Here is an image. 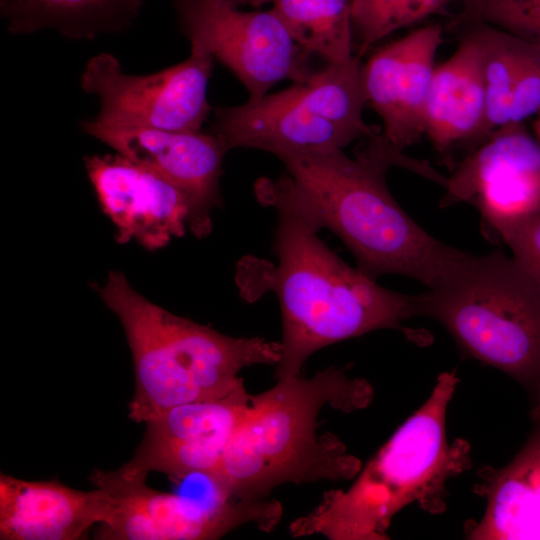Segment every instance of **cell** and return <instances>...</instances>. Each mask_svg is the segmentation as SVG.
Returning <instances> with one entry per match:
<instances>
[{
	"instance_id": "obj_1",
	"label": "cell",
	"mask_w": 540,
	"mask_h": 540,
	"mask_svg": "<svg viewBox=\"0 0 540 540\" xmlns=\"http://www.w3.org/2000/svg\"><path fill=\"white\" fill-rule=\"evenodd\" d=\"M260 202L277 212L273 244L277 264L251 257L238 266L247 299L275 293L283 336L277 379L301 375L307 359L336 342L377 329L406 331L412 295L384 288L336 255L299 202L290 175L256 184Z\"/></svg>"
},
{
	"instance_id": "obj_2",
	"label": "cell",
	"mask_w": 540,
	"mask_h": 540,
	"mask_svg": "<svg viewBox=\"0 0 540 540\" xmlns=\"http://www.w3.org/2000/svg\"><path fill=\"white\" fill-rule=\"evenodd\" d=\"M353 158L343 149L289 153L286 166L295 194L320 229L335 233L372 279L398 274L428 289L444 282L468 253L422 229L395 201L386 185L389 167L401 166L429 180L439 173L412 159L380 133L366 139Z\"/></svg>"
},
{
	"instance_id": "obj_3",
	"label": "cell",
	"mask_w": 540,
	"mask_h": 540,
	"mask_svg": "<svg viewBox=\"0 0 540 540\" xmlns=\"http://www.w3.org/2000/svg\"><path fill=\"white\" fill-rule=\"evenodd\" d=\"M372 392L364 379L328 367L310 378L278 379L268 391L252 396L208 477L216 495L255 501L283 483L354 477L360 461L332 433L318 434V416L325 406L345 412L364 408Z\"/></svg>"
},
{
	"instance_id": "obj_4",
	"label": "cell",
	"mask_w": 540,
	"mask_h": 540,
	"mask_svg": "<svg viewBox=\"0 0 540 540\" xmlns=\"http://www.w3.org/2000/svg\"><path fill=\"white\" fill-rule=\"evenodd\" d=\"M97 291L119 318L131 350L135 392L129 418L135 422L227 396L244 385L242 369L280 360V342L227 336L177 316L138 293L120 271H110Z\"/></svg>"
},
{
	"instance_id": "obj_5",
	"label": "cell",
	"mask_w": 540,
	"mask_h": 540,
	"mask_svg": "<svg viewBox=\"0 0 540 540\" xmlns=\"http://www.w3.org/2000/svg\"><path fill=\"white\" fill-rule=\"evenodd\" d=\"M458 379L442 373L427 401L366 464L347 490H331L311 512L293 521L294 537L383 540L392 518L413 501H425L457 471L459 454L448 446L446 411Z\"/></svg>"
},
{
	"instance_id": "obj_6",
	"label": "cell",
	"mask_w": 540,
	"mask_h": 540,
	"mask_svg": "<svg viewBox=\"0 0 540 540\" xmlns=\"http://www.w3.org/2000/svg\"><path fill=\"white\" fill-rule=\"evenodd\" d=\"M411 316L435 319L467 353L523 384L540 379V286L500 250L468 253L444 282L412 295Z\"/></svg>"
},
{
	"instance_id": "obj_7",
	"label": "cell",
	"mask_w": 540,
	"mask_h": 540,
	"mask_svg": "<svg viewBox=\"0 0 540 540\" xmlns=\"http://www.w3.org/2000/svg\"><path fill=\"white\" fill-rule=\"evenodd\" d=\"M360 57L325 63L288 88L245 104L214 109L210 133L233 148L284 154L343 149L380 133L367 124Z\"/></svg>"
},
{
	"instance_id": "obj_8",
	"label": "cell",
	"mask_w": 540,
	"mask_h": 540,
	"mask_svg": "<svg viewBox=\"0 0 540 540\" xmlns=\"http://www.w3.org/2000/svg\"><path fill=\"white\" fill-rule=\"evenodd\" d=\"M94 487L105 496V514L95 534L100 540H211L244 524L270 531L282 517L273 499L228 500L216 495L208 504L155 490L146 479L118 470H95Z\"/></svg>"
},
{
	"instance_id": "obj_9",
	"label": "cell",
	"mask_w": 540,
	"mask_h": 540,
	"mask_svg": "<svg viewBox=\"0 0 540 540\" xmlns=\"http://www.w3.org/2000/svg\"><path fill=\"white\" fill-rule=\"evenodd\" d=\"M214 58L191 45L184 61L150 74H128L110 53H99L80 78L84 92L99 102L92 119L110 126L200 132L211 110L207 99Z\"/></svg>"
},
{
	"instance_id": "obj_10",
	"label": "cell",
	"mask_w": 540,
	"mask_h": 540,
	"mask_svg": "<svg viewBox=\"0 0 540 540\" xmlns=\"http://www.w3.org/2000/svg\"><path fill=\"white\" fill-rule=\"evenodd\" d=\"M191 45L205 49L258 100L278 82L306 78L312 55L290 36L271 9L246 12L228 0H171Z\"/></svg>"
},
{
	"instance_id": "obj_11",
	"label": "cell",
	"mask_w": 540,
	"mask_h": 540,
	"mask_svg": "<svg viewBox=\"0 0 540 540\" xmlns=\"http://www.w3.org/2000/svg\"><path fill=\"white\" fill-rule=\"evenodd\" d=\"M484 140L447 178L440 205L472 203L496 232L540 211V142L523 123Z\"/></svg>"
},
{
	"instance_id": "obj_12",
	"label": "cell",
	"mask_w": 540,
	"mask_h": 540,
	"mask_svg": "<svg viewBox=\"0 0 540 540\" xmlns=\"http://www.w3.org/2000/svg\"><path fill=\"white\" fill-rule=\"evenodd\" d=\"M252 396L242 385L217 399L174 406L147 420L133 457L117 470L146 479L160 472L176 480L189 475L210 477L243 419Z\"/></svg>"
},
{
	"instance_id": "obj_13",
	"label": "cell",
	"mask_w": 540,
	"mask_h": 540,
	"mask_svg": "<svg viewBox=\"0 0 540 540\" xmlns=\"http://www.w3.org/2000/svg\"><path fill=\"white\" fill-rule=\"evenodd\" d=\"M84 163L118 243L136 241L153 251L189 229L191 199L166 177L119 153L86 156Z\"/></svg>"
},
{
	"instance_id": "obj_14",
	"label": "cell",
	"mask_w": 540,
	"mask_h": 540,
	"mask_svg": "<svg viewBox=\"0 0 540 540\" xmlns=\"http://www.w3.org/2000/svg\"><path fill=\"white\" fill-rule=\"evenodd\" d=\"M89 136L126 158L166 177L190 197L193 212L189 230L197 237L212 229L211 212L221 204L220 176L225 154L212 133L170 131L145 127L110 126L85 120Z\"/></svg>"
},
{
	"instance_id": "obj_15",
	"label": "cell",
	"mask_w": 540,
	"mask_h": 540,
	"mask_svg": "<svg viewBox=\"0 0 540 540\" xmlns=\"http://www.w3.org/2000/svg\"><path fill=\"white\" fill-rule=\"evenodd\" d=\"M429 24L380 48L361 66L367 103L383 121V137L403 151L425 134V109L443 39Z\"/></svg>"
},
{
	"instance_id": "obj_16",
	"label": "cell",
	"mask_w": 540,
	"mask_h": 540,
	"mask_svg": "<svg viewBox=\"0 0 540 540\" xmlns=\"http://www.w3.org/2000/svg\"><path fill=\"white\" fill-rule=\"evenodd\" d=\"M105 513L102 489L81 491L57 480L0 474V539L76 540Z\"/></svg>"
},
{
	"instance_id": "obj_17",
	"label": "cell",
	"mask_w": 540,
	"mask_h": 540,
	"mask_svg": "<svg viewBox=\"0 0 540 540\" xmlns=\"http://www.w3.org/2000/svg\"><path fill=\"white\" fill-rule=\"evenodd\" d=\"M460 31L456 51L435 67L425 109V134L446 155L455 145L483 140L485 88L474 37Z\"/></svg>"
},
{
	"instance_id": "obj_18",
	"label": "cell",
	"mask_w": 540,
	"mask_h": 540,
	"mask_svg": "<svg viewBox=\"0 0 540 540\" xmlns=\"http://www.w3.org/2000/svg\"><path fill=\"white\" fill-rule=\"evenodd\" d=\"M471 539L540 540V431L493 479Z\"/></svg>"
},
{
	"instance_id": "obj_19",
	"label": "cell",
	"mask_w": 540,
	"mask_h": 540,
	"mask_svg": "<svg viewBox=\"0 0 540 540\" xmlns=\"http://www.w3.org/2000/svg\"><path fill=\"white\" fill-rule=\"evenodd\" d=\"M144 0H0V13L13 34L54 30L90 40L130 27Z\"/></svg>"
},
{
	"instance_id": "obj_20",
	"label": "cell",
	"mask_w": 540,
	"mask_h": 540,
	"mask_svg": "<svg viewBox=\"0 0 540 540\" xmlns=\"http://www.w3.org/2000/svg\"><path fill=\"white\" fill-rule=\"evenodd\" d=\"M450 28L468 31L479 47L486 104L484 140L509 124L513 90L532 43L480 21H451Z\"/></svg>"
},
{
	"instance_id": "obj_21",
	"label": "cell",
	"mask_w": 540,
	"mask_h": 540,
	"mask_svg": "<svg viewBox=\"0 0 540 540\" xmlns=\"http://www.w3.org/2000/svg\"><path fill=\"white\" fill-rule=\"evenodd\" d=\"M292 39L325 63L350 61L354 49L351 0H273Z\"/></svg>"
},
{
	"instance_id": "obj_22",
	"label": "cell",
	"mask_w": 540,
	"mask_h": 540,
	"mask_svg": "<svg viewBox=\"0 0 540 540\" xmlns=\"http://www.w3.org/2000/svg\"><path fill=\"white\" fill-rule=\"evenodd\" d=\"M451 1L351 0L353 35L359 43L357 56L389 34L439 12Z\"/></svg>"
},
{
	"instance_id": "obj_23",
	"label": "cell",
	"mask_w": 540,
	"mask_h": 540,
	"mask_svg": "<svg viewBox=\"0 0 540 540\" xmlns=\"http://www.w3.org/2000/svg\"><path fill=\"white\" fill-rule=\"evenodd\" d=\"M453 22L480 21L540 45V0H460Z\"/></svg>"
},
{
	"instance_id": "obj_24",
	"label": "cell",
	"mask_w": 540,
	"mask_h": 540,
	"mask_svg": "<svg viewBox=\"0 0 540 540\" xmlns=\"http://www.w3.org/2000/svg\"><path fill=\"white\" fill-rule=\"evenodd\" d=\"M495 233L509 247L513 259L540 286V211Z\"/></svg>"
},
{
	"instance_id": "obj_25",
	"label": "cell",
	"mask_w": 540,
	"mask_h": 540,
	"mask_svg": "<svg viewBox=\"0 0 540 540\" xmlns=\"http://www.w3.org/2000/svg\"><path fill=\"white\" fill-rule=\"evenodd\" d=\"M540 111V45L532 43L529 55L516 81L511 105L510 123L523 121Z\"/></svg>"
},
{
	"instance_id": "obj_26",
	"label": "cell",
	"mask_w": 540,
	"mask_h": 540,
	"mask_svg": "<svg viewBox=\"0 0 540 540\" xmlns=\"http://www.w3.org/2000/svg\"><path fill=\"white\" fill-rule=\"evenodd\" d=\"M534 386L536 389V400L531 411V417L535 422L540 424V379Z\"/></svg>"
},
{
	"instance_id": "obj_27",
	"label": "cell",
	"mask_w": 540,
	"mask_h": 540,
	"mask_svg": "<svg viewBox=\"0 0 540 540\" xmlns=\"http://www.w3.org/2000/svg\"><path fill=\"white\" fill-rule=\"evenodd\" d=\"M231 3L239 6V5H251L253 7H260L264 5L267 2L273 1V0H228Z\"/></svg>"
},
{
	"instance_id": "obj_28",
	"label": "cell",
	"mask_w": 540,
	"mask_h": 540,
	"mask_svg": "<svg viewBox=\"0 0 540 540\" xmlns=\"http://www.w3.org/2000/svg\"><path fill=\"white\" fill-rule=\"evenodd\" d=\"M534 136L540 142V111L536 114V118L533 122Z\"/></svg>"
}]
</instances>
